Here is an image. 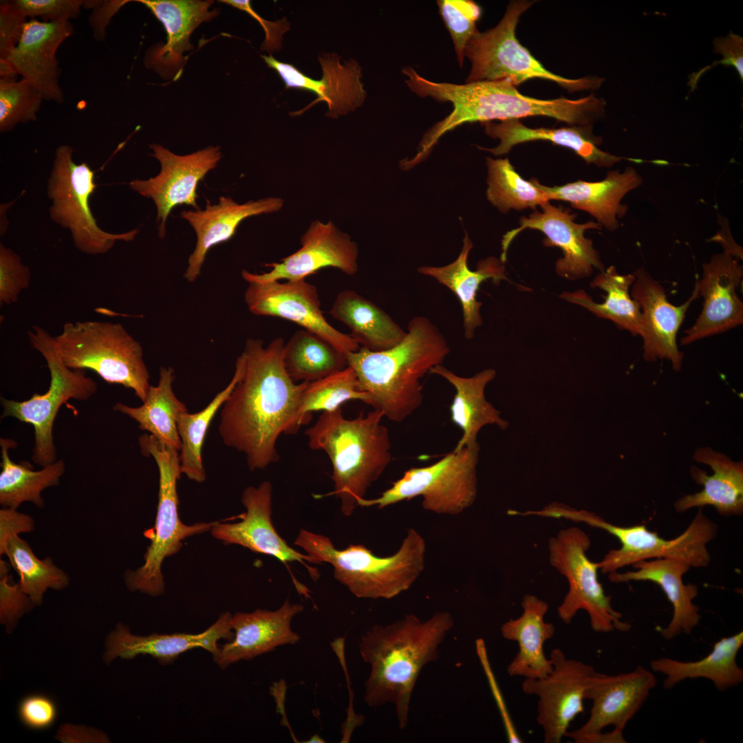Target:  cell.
Masks as SVG:
<instances>
[{
    "label": "cell",
    "instance_id": "cell-1",
    "mask_svg": "<svg viewBox=\"0 0 743 743\" xmlns=\"http://www.w3.org/2000/svg\"><path fill=\"white\" fill-rule=\"evenodd\" d=\"M284 344L281 337L267 346L260 339H247L241 374L222 406L219 435L227 446L244 454L251 471L277 462L279 437L299 429L297 410L308 382L296 384L288 375Z\"/></svg>",
    "mask_w": 743,
    "mask_h": 743
},
{
    "label": "cell",
    "instance_id": "cell-2",
    "mask_svg": "<svg viewBox=\"0 0 743 743\" xmlns=\"http://www.w3.org/2000/svg\"><path fill=\"white\" fill-rule=\"evenodd\" d=\"M402 72L412 92L422 98L450 103L453 107L446 117L426 131L415 155L405 158L404 165L407 169L424 160L443 135L466 122L541 116L572 126L584 127L590 122L594 111V101L588 96L577 100H543L521 94L515 85L506 80L460 85L428 80L411 67L403 68Z\"/></svg>",
    "mask_w": 743,
    "mask_h": 743
},
{
    "label": "cell",
    "instance_id": "cell-3",
    "mask_svg": "<svg viewBox=\"0 0 743 743\" xmlns=\"http://www.w3.org/2000/svg\"><path fill=\"white\" fill-rule=\"evenodd\" d=\"M454 625L447 612L422 621L413 614L387 625H374L361 636L359 652L370 666L364 700L371 708L391 704L398 724L409 723L411 699L424 667L438 658V648Z\"/></svg>",
    "mask_w": 743,
    "mask_h": 743
},
{
    "label": "cell",
    "instance_id": "cell-4",
    "mask_svg": "<svg viewBox=\"0 0 743 743\" xmlns=\"http://www.w3.org/2000/svg\"><path fill=\"white\" fill-rule=\"evenodd\" d=\"M450 352L438 328L427 317L409 321L402 340L380 352L360 348L345 354L360 388L372 397L374 409L389 420L402 422L421 405L422 378L442 365Z\"/></svg>",
    "mask_w": 743,
    "mask_h": 743
},
{
    "label": "cell",
    "instance_id": "cell-5",
    "mask_svg": "<svg viewBox=\"0 0 743 743\" xmlns=\"http://www.w3.org/2000/svg\"><path fill=\"white\" fill-rule=\"evenodd\" d=\"M377 409L347 419L341 407L324 411L305 434L308 446L324 451L332 465L334 489L325 496L340 500L342 513L349 517L369 488L392 460L387 428Z\"/></svg>",
    "mask_w": 743,
    "mask_h": 743
},
{
    "label": "cell",
    "instance_id": "cell-6",
    "mask_svg": "<svg viewBox=\"0 0 743 743\" xmlns=\"http://www.w3.org/2000/svg\"><path fill=\"white\" fill-rule=\"evenodd\" d=\"M294 544L314 564L330 563L335 579L357 598H394L408 590L424 569L426 541L414 528L408 530L396 552L387 557L376 556L363 544L338 550L329 537L305 529Z\"/></svg>",
    "mask_w": 743,
    "mask_h": 743
},
{
    "label": "cell",
    "instance_id": "cell-7",
    "mask_svg": "<svg viewBox=\"0 0 743 743\" xmlns=\"http://www.w3.org/2000/svg\"><path fill=\"white\" fill-rule=\"evenodd\" d=\"M543 515L585 523L602 529L618 539L621 547L609 550L598 562L603 574L616 572L625 566L650 559L667 558L683 561L691 568L707 567L711 560L707 546L718 534V527L700 508L682 533L671 539L660 537L645 524L620 526L605 521L594 513L577 509L563 503L546 506Z\"/></svg>",
    "mask_w": 743,
    "mask_h": 743
},
{
    "label": "cell",
    "instance_id": "cell-8",
    "mask_svg": "<svg viewBox=\"0 0 743 743\" xmlns=\"http://www.w3.org/2000/svg\"><path fill=\"white\" fill-rule=\"evenodd\" d=\"M138 443L142 453L152 456L158 466V504L154 527L144 532L151 541L144 556V562L135 570L126 571L124 579L130 591L158 596L164 592L161 568L165 558L177 552L185 539L211 530L217 521L193 525L182 523L178 513L177 492V482L182 474L180 451L150 433L140 436Z\"/></svg>",
    "mask_w": 743,
    "mask_h": 743
},
{
    "label": "cell",
    "instance_id": "cell-9",
    "mask_svg": "<svg viewBox=\"0 0 743 743\" xmlns=\"http://www.w3.org/2000/svg\"><path fill=\"white\" fill-rule=\"evenodd\" d=\"M55 341L69 368L92 370L107 383L132 389L142 402L146 400L151 385L142 347L122 324L68 322Z\"/></svg>",
    "mask_w": 743,
    "mask_h": 743
},
{
    "label": "cell",
    "instance_id": "cell-10",
    "mask_svg": "<svg viewBox=\"0 0 743 743\" xmlns=\"http://www.w3.org/2000/svg\"><path fill=\"white\" fill-rule=\"evenodd\" d=\"M532 3L529 1L510 2L495 27L475 34L465 49V57L471 63L465 83L506 80L516 87L527 80L539 78L572 91L598 89L603 78L588 76L570 79L553 74L519 43L515 35L516 27L521 15Z\"/></svg>",
    "mask_w": 743,
    "mask_h": 743
},
{
    "label": "cell",
    "instance_id": "cell-11",
    "mask_svg": "<svg viewBox=\"0 0 743 743\" xmlns=\"http://www.w3.org/2000/svg\"><path fill=\"white\" fill-rule=\"evenodd\" d=\"M33 348L45 358L50 373L47 391L35 393L30 399L15 401L1 398V418L13 417L30 424L34 429L32 460L45 467L56 462V450L53 439V426L62 405L69 399L86 400L97 391V383L83 370L66 366L57 351L55 336L39 325L28 331Z\"/></svg>",
    "mask_w": 743,
    "mask_h": 743
},
{
    "label": "cell",
    "instance_id": "cell-12",
    "mask_svg": "<svg viewBox=\"0 0 743 743\" xmlns=\"http://www.w3.org/2000/svg\"><path fill=\"white\" fill-rule=\"evenodd\" d=\"M480 445L453 450L433 464L412 467L374 499H360L358 506L383 508L416 497L424 510L456 515L470 508L477 494Z\"/></svg>",
    "mask_w": 743,
    "mask_h": 743
},
{
    "label": "cell",
    "instance_id": "cell-13",
    "mask_svg": "<svg viewBox=\"0 0 743 743\" xmlns=\"http://www.w3.org/2000/svg\"><path fill=\"white\" fill-rule=\"evenodd\" d=\"M72 154L73 149L66 144L60 145L55 151L47 182L51 219L67 229L75 247L87 255L105 254L118 241H133L140 232L138 228L111 233L98 226L89 203L97 186L95 173L87 162H74Z\"/></svg>",
    "mask_w": 743,
    "mask_h": 743
},
{
    "label": "cell",
    "instance_id": "cell-14",
    "mask_svg": "<svg viewBox=\"0 0 743 743\" xmlns=\"http://www.w3.org/2000/svg\"><path fill=\"white\" fill-rule=\"evenodd\" d=\"M591 545L588 535L578 527L561 529L548 541L551 566L564 576L568 590L557 607L559 618L570 624L579 610H585L596 632H627L631 624L623 621L612 605L598 579V562L587 556Z\"/></svg>",
    "mask_w": 743,
    "mask_h": 743
},
{
    "label": "cell",
    "instance_id": "cell-15",
    "mask_svg": "<svg viewBox=\"0 0 743 743\" xmlns=\"http://www.w3.org/2000/svg\"><path fill=\"white\" fill-rule=\"evenodd\" d=\"M652 670L638 665L634 670L614 675L595 671L585 692L592 705L587 721L566 737L576 743H623L614 732L603 733L609 726L623 735L627 724L640 710L656 685Z\"/></svg>",
    "mask_w": 743,
    "mask_h": 743
},
{
    "label": "cell",
    "instance_id": "cell-16",
    "mask_svg": "<svg viewBox=\"0 0 743 743\" xmlns=\"http://www.w3.org/2000/svg\"><path fill=\"white\" fill-rule=\"evenodd\" d=\"M552 668L544 678H524V693L538 698L537 722L542 728L545 743H560L570 723L584 712L583 700L594 668L567 658L560 649L550 653Z\"/></svg>",
    "mask_w": 743,
    "mask_h": 743
},
{
    "label": "cell",
    "instance_id": "cell-17",
    "mask_svg": "<svg viewBox=\"0 0 743 743\" xmlns=\"http://www.w3.org/2000/svg\"><path fill=\"white\" fill-rule=\"evenodd\" d=\"M151 156L160 164V171L147 180L134 179L129 188L155 204L158 234L163 238L171 211L186 204L200 209L197 200L199 182L214 169L222 159L219 147L209 146L187 155H177L158 144L150 145Z\"/></svg>",
    "mask_w": 743,
    "mask_h": 743
},
{
    "label": "cell",
    "instance_id": "cell-18",
    "mask_svg": "<svg viewBox=\"0 0 743 743\" xmlns=\"http://www.w3.org/2000/svg\"><path fill=\"white\" fill-rule=\"evenodd\" d=\"M248 310L257 316L290 321L316 334L343 354L357 351L358 343L326 320L316 286L305 279L250 282L244 293Z\"/></svg>",
    "mask_w": 743,
    "mask_h": 743
},
{
    "label": "cell",
    "instance_id": "cell-19",
    "mask_svg": "<svg viewBox=\"0 0 743 743\" xmlns=\"http://www.w3.org/2000/svg\"><path fill=\"white\" fill-rule=\"evenodd\" d=\"M541 207V211H535L528 217H521L519 226L504 235L500 257L502 263L506 261L507 250L515 237L522 230L530 228L545 235L546 239L543 243L546 246H557L562 250L563 257L558 259L555 265L559 275L572 280L590 276L594 269L604 270V266L592 240L584 235L587 230H600L602 226L593 221L576 223L575 215L550 202Z\"/></svg>",
    "mask_w": 743,
    "mask_h": 743
},
{
    "label": "cell",
    "instance_id": "cell-20",
    "mask_svg": "<svg viewBox=\"0 0 743 743\" xmlns=\"http://www.w3.org/2000/svg\"><path fill=\"white\" fill-rule=\"evenodd\" d=\"M301 244L298 250L279 262L266 263L270 268L268 272L256 274L243 270L242 278L248 283L298 280L327 267L347 275L358 271L357 244L330 221L313 222L301 236Z\"/></svg>",
    "mask_w": 743,
    "mask_h": 743
},
{
    "label": "cell",
    "instance_id": "cell-21",
    "mask_svg": "<svg viewBox=\"0 0 743 743\" xmlns=\"http://www.w3.org/2000/svg\"><path fill=\"white\" fill-rule=\"evenodd\" d=\"M743 268L731 253L713 255L702 264V274L696 279L702 310L693 325L684 332L681 345L725 332L743 323V303L737 294Z\"/></svg>",
    "mask_w": 743,
    "mask_h": 743
},
{
    "label": "cell",
    "instance_id": "cell-22",
    "mask_svg": "<svg viewBox=\"0 0 743 743\" xmlns=\"http://www.w3.org/2000/svg\"><path fill=\"white\" fill-rule=\"evenodd\" d=\"M272 491L268 481L257 487H246L241 496L246 511L241 515V520L235 523L217 521L211 529L213 537L225 543L239 545L254 552L273 557L283 563L299 562L316 580L318 571L306 564L314 563L310 557L290 546L274 528L271 518Z\"/></svg>",
    "mask_w": 743,
    "mask_h": 743
},
{
    "label": "cell",
    "instance_id": "cell-23",
    "mask_svg": "<svg viewBox=\"0 0 743 743\" xmlns=\"http://www.w3.org/2000/svg\"><path fill=\"white\" fill-rule=\"evenodd\" d=\"M634 274L631 297L639 304L643 318V358L648 362L667 359L679 371L683 354L677 345V333L689 307L699 297L698 286L695 283L690 297L677 306L669 302L664 288L643 268Z\"/></svg>",
    "mask_w": 743,
    "mask_h": 743
},
{
    "label": "cell",
    "instance_id": "cell-24",
    "mask_svg": "<svg viewBox=\"0 0 743 743\" xmlns=\"http://www.w3.org/2000/svg\"><path fill=\"white\" fill-rule=\"evenodd\" d=\"M261 56L270 68L276 71L286 88H296L316 95V100L294 115L302 114L316 103L324 102L328 107L326 115L337 118L360 107L365 100L366 91L360 81L361 67L353 59L341 63L336 54H323L319 57L322 78L315 80L293 65L279 61L272 55Z\"/></svg>",
    "mask_w": 743,
    "mask_h": 743
},
{
    "label": "cell",
    "instance_id": "cell-25",
    "mask_svg": "<svg viewBox=\"0 0 743 743\" xmlns=\"http://www.w3.org/2000/svg\"><path fill=\"white\" fill-rule=\"evenodd\" d=\"M73 32L70 21L32 19L25 24L19 42L6 60L17 75L30 83L43 100L58 104L65 101L56 54Z\"/></svg>",
    "mask_w": 743,
    "mask_h": 743
},
{
    "label": "cell",
    "instance_id": "cell-26",
    "mask_svg": "<svg viewBox=\"0 0 743 743\" xmlns=\"http://www.w3.org/2000/svg\"><path fill=\"white\" fill-rule=\"evenodd\" d=\"M303 609L302 605L287 599L274 611L257 609L235 613L230 619L234 638L219 646L214 661L224 669L238 661L252 660L278 647L298 643L300 636L292 630L291 623Z\"/></svg>",
    "mask_w": 743,
    "mask_h": 743
},
{
    "label": "cell",
    "instance_id": "cell-27",
    "mask_svg": "<svg viewBox=\"0 0 743 743\" xmlns=\"http://www.w3.org/2000/svg\"><path fill=\"white\" fill-rule=\"evenodd\" d=\"M283 200L268 197L239 204L232 197L221 196L217 204L206 200L204 209L182 211L180 217L186 220L196 234V244L188 259L184 278L190 283L197 280L209 250L230 239L241 222L252 216L272 213L281 209Z\"/></svg>",
    "mask_w": 743,
    "mask_h": 743
},
{
    "label": "cell",
    "instance_id": "cell-28",
    "mask_svg": "<svg viewBox=\"0 0 743 743\" xmlns=\"http://www.w3.org/2000/svg\"><path fill=\"white\" fill-rule=\"evenodd\" d=\"M232 614L224 612L208 629L198 634H152L148 636L132 634L127 626L118 624L109 635L105 659L109 663L117 657L132 659L138 655H149L159 663H173L178 656L194 648H202L213 658L219 652L218 641H230L234 632L230 625Z\"/></svg>",
    "mask_w": 743,
    "mask_h": 743
},
{
    "label": "cell",
    "instance_id": "cell-29",
    "mask_svg": "<svg viewBox=\"0 0 743 743\" xmlns=\"http://www.w3.org/2000/svg\"><path fill=\"white\" fill-rule=\"evenodd\" d=\"M532 180L549 201L568 202L574 208L590 214L602 227L611 231L618 228V219L622 218L628 209L626 204L621 203L622 199L643 182L632 166L626 167L622 172L610 171L603 180L597 182L577 180L561 186H546L537 179Z\"/></svg>",
    "mask_w": 743,
    "mask_h": 743
},
{
    "label": "cell",
    "instance_id": "cell-30",
    "mask_svg": "<svg viewBox=\"0 0 743 743\" xmlns=\"http://www.w3.org/2000/svg\"><path fill=\"white\" fill-rule=\"evenodd\" d=\"M636 570L608 574L613 583L652 581L658 585L673 607V616L668 625L660 629V636L671 640L682 633L689 634L701 618L700 609L693 603L698 596L696 584L683 583L682 577L691 567L672 559L658 558L644 560L632 565Z\"/></svg>",
    "mask_w": 743,
    "mask_h": 743
},
{
    "label": "cell",
    "instance_id": "cell-31",
    "mask_svg": "<svg viewBox=\"0 0 743 743\" xmlns=\"http://www.w3.org/2000/svg\"><path fill=\"white\" fill-rule=\"evenodd\" d=\"M149 8L163 24L166 42L151 48L145 56V64L160 74L181 69L184 63L183 53L193 49L190 36L197 26L218 14L209 11L213 1L198 0H137Z\"/></svg>",
    "mask_w": 743,
    "mask_h": 743
},
{
    "label": "cell",
    "instance_id": "cell-32",
    "mask_svg": "<svg viewBox=\"0 0 743 743\" xmlns=\"http://www.w3.org/2000/svg\"><path fill=\"white\" fill-rule=\"evenodd\" d=\"M693 459L707 464L713 471L711 475L698 466L690 469L691 477L703 489L687 495L674 503L676 512L682 513L693 508L713 506L723 516L743 513V463L733 462L726 455L708 446L698 448Z\"/></svg>",
    "mask_w": 743,
    "mask_h": 743
},
{
    "label": "cell",
    "instance_id": "cell-33",
    "mask_svg": "<svg viewBox=\"0 0 743 743\" xmlns=\"http://www.w3.org/2000/svg\"><path fill=\"white\" fill-rule=\"evenodd\" d=\"M522 613L510 618L501 627L502 637L518 645V651L507 667L510 676L539 679L546 676L552 665L543 650V645L555 632L552 623L545 621L548 604L535 595L526 594L521 601Z\"/></svg>",
    "mask_w": 743,
    "mask_h": 743
},
{
    "label": "cell",
    "instance_id": "cell-34",
    "mask_svg": "<svg viewBox=\"0 0 743 743\" xmlns=\"http://www.w3.org/2000/svg\"><path fill=\"white\" fill-rule=\"evenodd\" d=\"M485 133L498 139L499 144L493 148L479 149L495 155L505 154L515 145L523 142L544 140L569 148L583 158L586 163L599 167H610L622 160L640 162V160L627 158L612 155L601 150L598 145L601 138L592 134L591 127H571L557 129L530 128L524 125L518 119L502 120L499 122H484Z\"/></svg>",
    "mask_w": 743,
    "mask_h": 743
},
{
    "label": "cell",
    "instance_id": "cell-35",
    "mask_svg": "<svg viewBox=\"0 0 743 743\" xmlns=\"http://www.w3.org/2000/svg\"><path fill=\"white\" fill-rule=\"evenodd\" d=\"M431 373L442 376L455 390L450 406L451 418L461 429L462 435L454 451L479 446L477 437L485 426L495 425L502 430L508 427L509 422L502 417L501 411L485 397L486 385L496 376L493 369H485L471 377H462L438 365L431 369Z\"/></svg>",
    "mask_w": 743,
    "mask_h": 743
},
{
    "label": "cell",
    "instance_id": "cell-36",
    "mask_svg": "<svg viewBox=\"0 0 743 743\" xmlns=\"http://www.w3.org/2000/svg\"><path fill=\"white\" fill-rule=\"evenodd\" d=\"M473 243L466 233L463 246L457 258L451 263L440 266H421L418 272L431 277L447 287L458 298L462 310L464 336L471 339L475 329L482 324L480 308L482 303L477 300L480 284L491 279L495 283L507 280L501 261L494 257L481 260L476 270L468 266V257Z\"/></svg>",
    "mask_w": 743,
    "mask_h": 743
},
{
    "label": "cell",
    "instance_id": "cell-37",
    "mask_svg": "<svg viewBox=\"0 0 743 743\" xmlns=\"http://www.w3.org/2000/svg\"><path fill=\"white\" fill-rule=\"evenodd\" d=\"M743 645V632L723 637L713 645L710 653L696 661H681L671 658L652 660L649 666L655 673L665 676L663 687L670 689L684 680L703 678L711 680L720 691L740 685L743 669L737 663V656Z\"/></svg>",
    "mask_w": 743,
    "mask_h": 743
},
{
    "label": "cell",
    "instance_id": "cell-38",
    "mask_svg": "<svg viewBox=\"0 0 743 743\" xmlns=\"http://www.w3.org/2000/svg\"><path fill=\"white\" fill-rule=\"evenodd\" d=\"M330 314L349 329L360 347L372 352L390 349L406 334L383 310L352 290L338 294Z\"/></svg>",
    "mask_w": 743,
    "mask_h": 743
},
{
    "label": "cell",
    "instance_id": "cell-39",
    "mask_svg": "<svg viewBox=\"0 0 743 743\" xmlns=\"http://www.w3.org/2000/svg\"><path fill=\"white\" fill-rule=\"evenodd\" d=\"M634 280V274H621L615 266H611L601 271L590 283L591 287L606 292L603 303L594 302L582 290L565 292L560 297L588 309L598 317L613 321L619 329L627 330L633 336L642 337L645 327L641 310L629 292Z\"/></svg>",
    "mask_w": 743,
    "mask_h": 743
},
{
    "label": "cell",
    "instance_id": "cell-40",
    "mask_svg": "<svg viewBox=\"0 0 743 743\" xmlns=\"http://www.w3.org/2000/svg\"><path fill=\"white\" fill-rule=\"evenodd\" d=\"M175 372L171 367H161L157 386H150L146 400L137 407L121 402L114 409L127 415L138 423L141 430L148 431L161 442L179 451L181 441L177 431V418L186 411V405L180 401L173 390Z\"/></svg>",
    "mask_w": 743,
    "mask_h": 743
},
{
    "label": "cell",
    "instance_id": "cell-41",
    "mask_svg": "<svg viewBox=\"0 0 743 743\" xmlns=\"http://www.w3.org/2000/svg\"><path fill=\"white\" fill-rule=\"evenodd\" d=\"M1 447L0 473V504L3 508H17L25 502H32L39 508L44 507L41 492L48 488L59 484L61 477L65 472L63 460L56 461L41 470L33 471L28 462L16 463L9 456V449L17 446L10 439L0 440Z\"/></svg>",
    "mask_w": 743,
    "mask_h": 743
},
{
    "label": "cell",
    "instance_id": "cell-42",
    "mask_svg": "<svg viewBox=\"0 0 743 743\" xmlns=\"http://www.w3.org/2000/svg\"><path fill=\"white\" fill-rule=\"evenodd\" d=\"M283 360L294 382H313L347 367L345 354L304 329L296 331L284 344Z\"/></svg>",
    "mask_w": 743,
    "mask_h": 743
},
{
    "label": "cell",
    "instance_id": "cell-43",
    "mask_svg": "<svg viewBox=\"0 0 743 743\" xmlns=\"http://www.w3.org/2000/svg\"><path fill=\"white\" fill-rule=\"evenodd\" d=\"M241 354L237 358L235 371L229 384L219 392L202 410L196 413L182 412L177 418V431L181 441L180 464L182 474L195 482L206 480L202 460V447L209 426L217 411L222 407L237 382L243 369Z\"/></svg>",
    "mask_w": 743,
    "mask_h": 743
},
{
    "label": "cell",
    "instance_id": "cell-44",
    "mask_svg": "<svg viewBox=\"0 0 743 743\" xmlns=\"http://www.w3.org/2000/svg\"><path fill=\"white\" fill-rule=\"evenodd\" d=\"M0 554L8 557L19 576V583L22 590L35 605L42 603L47 589L60 590L69 585V575L57 567L51 557L39 559L28 543L18 535L0 541Z\"/></svg>",
    "mask_w": 743,
    "mask_h": 743
},
{
    "label": "cell",
    "instance_id": "cell-45",
    "mask_svg": "<svg viewBox=\"0 0 743 743\" xmlns=\"http://www.w3.org/2000/svg\"><path fill=\"white\" fill-rule=\"evenodd\" d=\"M352 400L372 404L370 394L362 390L356 372L349 366L319 380L308 382L300 396L297 410V426L299 428L308 422L314 411H333Z\"/></svg>",
    "mask_w": 743,
    "mask_h": 743
},
{
    "label": "cell",
    "instance_id": "cell-46",
    "mask_svg": "<svg viewBox=\"0 0 743 743\" xmlns=\"http://www.w3.org/2000/svg\"><path fill=\"white\" fill-rule=\"evenodd\" d=\"M486 166L487 199L502 213L535 208L549 202L545 193L532 180L522 178L508 158H487Z\"/></svg>",
    "mask_w": 743,
    "mask_h": 743
},
{
    "label": "cell",
    "instance_id": "cell-47",
    "mask_svg": "<svg viewBox=\"0 0 743 743\" xmlns=\"http://www.w3.org/2000/svg\"><path fill=\"white\" fill-rule=\"evenodd\" d=\"M43 98L25 80L0 79V131L35 121Z\"/></svg>",
    "mask_w": 743,
    "mask_h": 743
},
{
    "label": "cell",
    "instance_id": "cell-48",
    "mask_svg": "<svg viewBox=\"0 0 743 743\" xmlns=\"http://www.w3.org/2000/svg\"><path fill=\"white\" fill-rule=\"evenodd\" d=\"M437 3L453 40L458 65L462 68L466 47L478 31L476 23L481 17L482 9L470 0H439Z\"/></svg>",
    "mask_w": 743,
    "mask_h": 743
},
{
    "label": "cell",
    "instance_id": "cell-49",
    "mask_svg": "<svg viewBox=\"0 0 743 743\" xmlns=\"http://www.w3.org/2000/svg\"><path fill=\"white\" fill-rule=\"evenodd\" d=\"M30 268L11 248L0 244V304L10 305L30 283Z\"/></svg>",
    "mask_w": 743,
    "mask_h": 743
},
{
    "label": "cell",
    "instance_id": "cell-50",
    "mask_svg": "<svg viewBox=\"0 0 743 743\" xmlns=\"http://www.w3.org/2000/svg\"><path fill=\"white\" fill-rule=\"evenodd\" d=\"M8 563L0 560V617L7 629H10L17 620L29 612L34 603L21 589L20 584L12 582Z\"/></svg>",
    "mask_w": 743,
    "mask_h": 743
},
{
    "label": "cell",
    "instance_id": "cell-51",
    "mask_svg": "<svg viewBox=\"0 0 743 743\" xmlns=\"http://www.w3.org/2000/svg\"><path fill=\"white\" fill-rule=\"evenodd\" d=\"M14 3L28 17H41L45 22L70 21L80 14L82 0H14Z\"/></svg>",
    "mask_w": 743,
    "mask_h": 743
},
{
    "label": "cell",
    "instance_id": "cell-52",
    "mask_svg": "<svg viewBox=\"0 0 743 743\" xmlns=\"http://www.w3.org/2000/svg\"><path fill=\"white\" fill-rule=\"evenodd\" d=\"M27 17L13 1L0 5V61H6L17 45Z\"/></svg>",
    "mask_w": 743,
    "mask_h": 743
},
{
    "label": "cell",
    "instance_id": "cell-53",
    "mask_svg": "<svg viewBox=\"0 0 743 743\" xmlns=\"http://www.w3.org/2000/svg\"><path fill=\"white\" fill-rule=\"evenodd\" d=\"M18 713L21 721L27 727L41 730L53 724L57 716V708L50 698L33 694L21 701Z\"/></svg>",
    "mask_w": 743,
    "mask_h": 743
},
{
    "label": "cell",
    "instance_id": "cell-54",
    "mask_svg": "<svg viewBox=\"0 0 743 743\" xmlns=\"http://www.w3.org/2000/svg\"><path fill=\"white\" fill-rule=\"evenodd\" d=\"M220 1L246 12L261 24L266 34L261 50L270 52L281 47L282 35L290 29V24L286 19L274 22L266 21L255 12L251 7L250 1L248 0H224Z\"/></svg>",
    "mask_w": 743,
    "mask_h": 743
},
{
    "label": "cell",
    "instance_id": "cell-55",
    "mask_svg": "<svg viewBox=\"0 0 743 743\" xmlns=\"http://www.w3.org/2000/svg\"><path fill=\"white\" fill-rule=\"evenodd\" d=\"M477 652L481 663H482L484 669L489 681L492 691H493L494 697L497 701V706L499 707L503 722L506 729L507 739L509 742L511 743H520L522 742V740L519 735L517 733L515 727L512 722V720L508 714L507 708L502 697V694L499 691L498 686L495 680V677L490 668V665L488 660L486 650L485 644L482 638H479L476 640Z\"/></svg>",
    "mask_w": 743,
    "mask_h": 743
},
{
    "label": "cell",
    "instance_id": "cell-56",
    "mask_svg": "<svg viewBox=\"0 0 743 743\" xmlns=\"http://www.w3.org/2000/svg\"><path fill=\"white\" fill-rule=\"evenodd\" d=\"M713 52L722 55L724 65L732 66L737 70L741 81L743 80V39L732 32L725 37L716 38L713 41Z\"/></svg>",
    "mask_w": 743,
    "mask_h": 743
},
{
    "label": "cell",
    "instance_id": "cell-57",
    "mask_svg": "<svg viewBox=\"0 0 743 743\" xmlns=\"http://www.w3.org/2000/svg\"><path fill=\"white\" fill-rule=\"evenodd\" d=\"M34 529V521L31 516L12 508L0 510V541L14 535L32 532Z\"/></svg>",
    "mask_w": 743,
    "mask_h": 743
},
{
    "label": "cell",
    "instance_id": "cell-58",
    "mask_svg": "<svg viewBox=\"0 0 743 743\" xmlns=\"http://www.w3.org/2000/svg\"><path fill=\"white\" fill-rule=\"evenodd\" d=\"M129 1H88L89 3L86 1L87 4L91 5V7L95 8L93 14L90 17V23H91L96 37L102 38V36H104L105 28L114 13L126 2Z\"/></svg>",
    "mask_w": 743,
    "mask_h": 743
},
{
    "label": "cell",
    "instance_id": "cell-59",
    "mask_svg": "<svg viewBox=\"0 0 743 743\" xmlns=\"http://www.w3.org/2000/svg\"><path fill=\"white\" fill-rule=\"evenodd\" d=\"M712 239L720 242L724 248V251L731 253L736 258L742 259V249L732 238L726 223L722 224V230Z\"/></svg>",
    "mask_w": 743,
    "mask_h": 743
}]
</instances>
